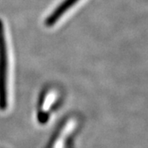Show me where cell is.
<instances>
[{"instance_id": "obj_2", "label": "cell", "mask_w": 148, "mask_h": 148, "mask_svg": "<svg viewBox=\"0 0 148 148\" xmlns=\"http://www.w3.org/2000/svg\"><path fill=\"white\" fill-rule=\"evenodd\" d=\"M80 0H64L59 5L51 12V14L48 16L45 21V25L47 27H52L55 23H57L59 19L64 16L66 12L70 10L76 3H77Z\"/></svg>"}, {"instance_id": "obj_1", "label": "cell", "mask_w": 148, "mask_h": 148, "mask_svg": "<svg viewBox=\"0 0 148 148\" xmlns=\"http://www.w3.org/2000/svg\"><path fill=\"white\" fill-rule=\"evenodd\" d=\"M6 40L4 24L0 20V110H2L8 106V55Z\"/></svg>"}]
</instances>
